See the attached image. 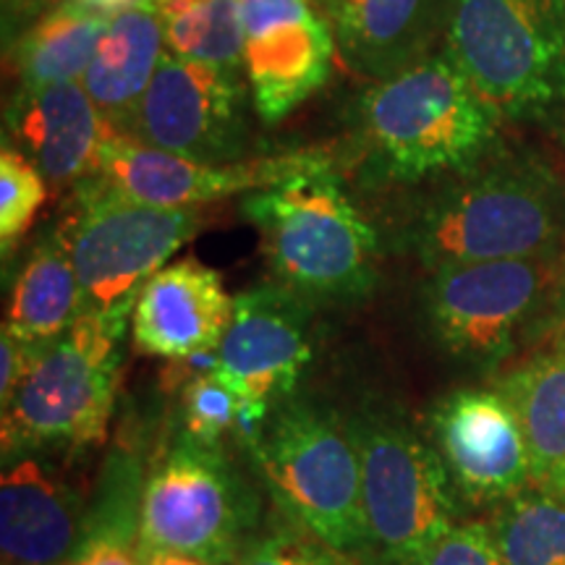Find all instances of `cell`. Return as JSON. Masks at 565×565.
I'll return each instance as SVG.
<instances>
[{
	"instance_id": "29",
	"label": "cell",
	"mask_w": 565,
	"mask_h": 565,
	"mask_svg": "<svg viewBox=\"0 0 565 565\" xmlns=\"http://www.w3.org/2000/svg\"><path fill=\"white\" fill-rule=\"evenodd\" d=\"M404 565H505V561L490 526L458 524Z\"/></svg>"
},
{
	"instance_id": "21",
	"label": "cell",
	"mask_w": 565,
	"mask_h": 565,
	"mask_svg": "<svg viewBox=\"0 0 565 565\" xmlns=\"http://www.w3.org/2000/svg\"><path fill=\"white\" fill-rule=\"evenodd\" d=\"M498 391L519 416L534 487L565 498V345L515 366Z\"/></svg>"
},
{
	"instance_id": "35",
	"label": "cell",
	"mask_w": 565,
	"mask_h": 565,
	"mask_svg": "<svg viewBox=\"0 0 565 565\" xmlns=\"http://www.w3.org/2000/svg\"><path fill=\"white\" fill-rule=\"evenodd\" d=\"M555 309H557V322L563 328V338H565V275L557 282V291H555ZM565 345V343H563Z\"/></svg>"
},
{
	"instance_id": "38",
	"label": "cell",
	"mask_w": 565,
	"mask_h": 565,
	"mask_svg": "<svg viewBox=\"0 0 565 565\" xmlns=\"http://www.w3.org/2000/svg\"><path fill=\"white\" fill-rule=\"evenodd\" d=\"M71 565H76V563H71Z\"/></svg>"
},
{
	"instance_id": "22",
	"label": "cell",
	"mask_w": 565,
	"mask_h": 565,
	"mask_svg": "<svg viewBox=\"0 0 565 565\" xmlns=\"http://www.w3.org/2000/svg\"><path fill=\"white\" fill-rule=\"evenodd\" d=\"M108 26L110 19L84 9L76 0L55 3L6 47L19 89L82 82Z\"/></svg>"
},
{
	"instance_id": "2",
	"label": "cell",
	"mask_w": 565,
	"mask_h": 565,
	"mask_svg": "<svg viewBox=\"0 0 565 565\" xmlns=\"http://www.w3.org/2000/svg\"><path fill=\"white\" fill-rule=\"evenodd\" d=\"M500 121L440 47L359 95L356 171L372 186H424L463 173L498 150Z\"/></svg>"
},
{
	"instance_id": "12",
	"label": "cell",
	"mask_w": 565,
	"mask_h": 565,
	"mask_svg": "<svg viewBox=\"0 0 565 565\" xmlns=\"http://www.w3.org/2000/svg\"><path fill=\"white\" fill-rule=\"evenodd\" d=\"M333 171V158L320 150L257 154L242 162L212 166L158 150L110 129L103 147L100 179L131 200L166 210L204 207L233 194H254L296 175Z\"/></svg>"
},
{
	"instance_id": "8",
	"label": "cell",
	"mask_w": 565,
	"mask_h": 565,
	"mask_svg": "<svg viewBox=\"0 0 565 565\" xmlns=\"http://www.w3.org/2000/svg\"><path fill=\"white\" fill-rule=\"evenodd\" d=\"M345 427L362 466L372 550L404 565L458 526V492L435 445L391 408H364Z\"/></svg>"
},
{
	"instance_id": "11",
	"label": "cell",
	"mask_w": 565,
	"mask_h": 565,
	"mask_svg": "<svg viewBox=\"0 0 565 565\" xmlns=\"http://www.w3.org/2000/svg\"><path fill=\"white\" fill-rule=\"evenodd\" d=\"M246 92L233 71L181 58L166 47L129 137L212 166L257 158Z\"/></svg>"
},
{
	"instance_id": "20",
	"label": "cell",
	"mask_w": 565,
	"mask_h": 565,
	"mask_svg": "<svg viewBox=\"0 0 565 565\" xmlns=\"http://www.w3.org/2000/svg\"><path fill=\"white\" fill-rule=\"evenodd\" d=\"M162 53L166 30L158 0H141L110 21L82 84L116 131L129 134Z\"/></svg>"
},
{
	"instance_id": "6",
	"label": "cell",
	"mask_w": 565,
	"mask_h": 565,
	"mask_svg": "<svg viewBox=\"0 0 565 565\" xmlns=\"http://www.w3.org/2000/svg\"><path fill=\"white\" fill-rule=\"evenodd\" d=\"M126 317L84 312L47 345L3 412V456L100 445L116 404Z\"/></svg>"
},
{
	"instance_id": "3",
	"label": "cell",
	"mask_w": 565,
	"mask_h": 565,
	"mask_svg": "<svg viewBox=\"0 0 565 565\" xmlns=\"http://www.w3.org/2000/svg\"><path fill=\"white\" fill-rule=\"evenodd\" d=\"M244 217L263 238L275 278L307 301L353 303L377 286L380 238L333 171L254 192Z\"/></svg>"
},
{
	"instance_id": "13",
	"label": "cell",
	"mask_w": 565,
	"mask_h": 565,
	"mask_svg": "<svg viewBox=\"0 0 565 565\" xmlns=\"http://www.w3.org/2000/svg\"><path fill=\"white\" fill-rule=\"evenodd\" d=\"M244 74L257 118L280 124L330 82V19L307 0H242Z\"/></svg>"
},
{
	"instance_id": "16",
	"label": "cell",
	"mask_w": 565,
	"mask_h": 565,
	"mask_svg": "<svg viewBox=\"0 0 565 565\" xmlns=\"http://www.w3.org/2000/svg\"><path fill=\"white\" fill-rule=\"evenodd\" d=\"M221 273L196 257L168 263L145 282L131 309V341L168 362L215 353L233 320Z\"/></svg>"
},
{
	"instance_id": "9",
	"label": "cell",
	"mask_w": 565,
	"mask_h": 565,
	"mask_svg": "<svg viewBox=\"0 0 565 565\" xmlns=\"http://www.w3.org/2000/svg\"><path fill=\"white\" fill-rule=\"evenodd\" d=\"M257 515V500L223 450L183 433L141 490L139 553L233 565L252 542Z\"/></svg>"
},
{
	"instance_id": "30",
	"label": "cell",
	"mask_w": 565,
	"mask_h": 565,
	"mask_svg": "<svg viewBox=\"0 0 565 565\" xmlns=\"http://www.w3.org/2000/svg\"><path fill=\"white\" fill-rule=\"evenodd\" d=\"M45 349L47 345L24 341L3 324V335H0V408L3 412L9 408L19 385L24 383V377Z\"/></svg>"
},
{
	"instance_id": "26",
	"label": "cell",
	"mask_w": 565,
	"mask_h": 565,
	"mask_svg": "<svg viewBox=\"0 0 565 565\" xmlns=\"http://www.w3.org/2000/svg\"><path fill=\"white\" fill-rule=\"evenodd\" d=\"M183 433L212 448H221L228 433L244 445L257 437L270 412L252 406L236 387H231L217 370L202 372L183 385Z\"/></svg>"
},
{
	"instance_id": "1",
	"label": "cell",
	"mask_w": 565,
	"mask_h": 565,
	"mask_svg": "<svg viewBox=\"0 0 565 565\" xmlns=\"http://www.w3.org/2000/svg\"><path fill=\"white\" fill-rule=\"evenodd\" d=\"M424 186L406 204L398 242L427 273L555 257L565 244V183L540 154L498 147L469 171Z\"/></svg>"
},
{
	"instance_id": "23",
	"label": "cell",
	"mask_w": 565,
	"mask_h": 565,
	"mask_svg": "<svg viewBox=\"0 0 565 565\" xmlns=\"http://www.w3.org/2000/svg\"><path fill=\"white\" fill-rule=\"evenodd\" d=\"M87 312L82 280L61 231L40 238L11 288L6 328L24 341L51 345Z\"/></svg>"
},
{
	"instance_id": "28",
	"label": "cell",
	"mask_w": 565,
	"mask_h": 565,
	"mask_svg": "<svg viewBox=\"0 0 565 565\" xmlns=\"http://www.w3.org/2000/svg\"><path fill=\"white\" fill-rule=\"evenodd\" d=\"M236 565H349L345 555L328 547L303 529H275V532L257 536Z\"/></svg>"
},
{
	"instance_id": "4",
	"label": "cell",
	"mask_w": 565,
	"mask_h": 565,
	"mask_svg": "<svg viewBox=\"0 0 565 565\" xmlns=\"http://www.w3.org/2000/svg\"><path fill=\"white\" fill-rule=\"evenodd\" d=\"M443 51L500 116L565 141V0H454Z\"/></svg>"
},
{
	"instance_id": "18",
	"label": "cell",
	"mask_w": 565,
	"mask_h": 565,
	"mask_svg": "<svg viewBox=\"0 0 565 565\" xmlns=\"http://www.w3.org/2000/svg\"><path fill=\"white\" fill-rule=\"evenodd\" d=\"M454 0H330L338 58L362 79L383 82L435 53Z\"/></svg>"
},
{
	"instance_id": "7",
	"label": "cell",
	"mask_w": 565,
	"mask_h": 565,
	"mask_svg": "<svg viewBox=\"0 0 565 565\" xmlns=\"http://www.w3.org/2000/svg\"><path fill=\"white\" fill-rule=\"evenodd\" d=\"M200 207L166 210L131 200L100 175L71 192L61 225L79 273L87 312L126 317L168 259L204 228Z\"/></svg>"
},
{
	"instance_id": "27",
	"label": "cell",
	"mask_w": 565,
	"mask_h": 565,
	"mask_svg": "<svg viewBox=\"0 0 565 565\" xmlns=\"http://www.w3.org/2000/svg\"><path fill=\"white\" fill-rule=\"evenodd\" d=\"M45 200V175L3 137V150H0V249H3V259H9V254L32 228Z\"/></svg>"
},
{
	"instance_id": "5",
	"label": "cell",
	"mask_w": 565,
	"mask_h": 565,
	"mask_svg": "<svg viewBox=\"0 0 565 565\" xmlns=\"http://www.w3.org/2000/svg\"><path fill=\"white\" fill-rule=\"evenodd\" d=\"M246 450L296 526L343 555L370 553L362 466L345 422L291 395L273 408Z\"/></svg>"
},
{
	"instance_id": "24",
	"label": "cell",
	"mask_w": 565,
	"mask_h": 565,
	"mask_svg": "<svg viewBox=\"0 0 565 565\" xmlns=\"http://www.w3.org/2000/svg\"><path fill=\"white\" fill-rule=\"evenodd\" d=\"M166 47L181 58L244 68L242 0H158Z\"/></svg>"
},
{
	"instance_id": "14",
	"label": "cell",
	"mask_w": 565,
	"mask_h": 565,
	"mask_svg": "<svg viewBox=\"0 0 565 565\" xmlns=\"http://www.w3.org/2000/svg\"><path fill=\"white\" fill-rule=\"evenodd\" d=\"M312 309L282 282L249 288L233 301V320L215 351V370L252 406L273 412L291 398L312 362Z\"/></svg>"
},
{
	"instance_id": "10",
	"label": "cell",
	"mask_w": 565,
	"mask_h": 565,
	"mask_svg": "<svg viewBox=\"0 0 565 565\" xmlns=\"http://www.w3.org/2000/svg\"><path fill=\"white\" fill-rule=\"evenodd\" d=\"M555 257L443 267L422 286V312L443 351L494 370L557 291Z\"/></svg>"
},
{
	"instance_id": "32",
	"label": "cell",
	"mask_w": 565,
	"mask_h": 565,
	"mask_svg": "<svg viewBox=\"0 0 565 565\" xmlns=\"http://www.w3.org/2000/svg\"><path fill=\"white\" fill-rule=\"evenodd\" d=\"M76 565H141V561L124 542L113 540V536H100L84 547V553L76 557Z\"/></svg>"
},
{
	"instance_id": "34",
	"label": "cell",
	"mask_w": 565,
	"mask_h": 565,
	"mask_svg": "<svg viewBox=\"0 0 565 565\" xmlns=\"http://www.w3.org/2000/svg\"><path fill=\"white\" fill-rule=\"evenodd\" d=\"M76 3H82L84 9H89V11H95V13H100V17H105V19H116L118 13H124V11H129L131 6H137V3H141V0H76Z\"/></svg>"
},
{
	"instance_id": "17",
	"label": "cell",
	"mask_w": 565,
	"mask_h": 565,
	"mask_svg": "<svg viewBox=\"0 0 565 565\" xmlns=\"http://www.w3.org/2000/svg\"><path fill=\"white\" fill-rule=\"evenodd\" d=\"M110 129L82 82L19 89L6 110L11 145L61 189H74L100 173Z\"/></svg>"
},
{
	"instance_id": "37",
	"label": "cell",
	"mask_w": 565,
	"mask_h": 565,
	"mask_svg": "<svg viewBox=\"0 0 565 565\" xmlns=\"http://www.w3.org/2000/svg\"><path fill=\"white\" fill-rule=\"evenodd\" d=\"M3 565H13V563H3Z\"/></svg>"
},
{
	"instance_id": "31",
	"label": "cell",
	"mask_w": 565,
	"mask_h": 565,
	"mask_svg": "<svg viewBox=\"0 0 565 565\" xmlns=\"http://www.w3.org/2000/svg\"><path fill=\"white\" fill-rule=\"evenodd\" d=\"M61 0H0V17H3V45L9 47L32 21L51 11Z\"/></svg>"
},
{
	"instance_id": "25",
	"label": "cell",
	"mask_w": 565,
	"mask_h": 565,
	"mask_svg": "<svg viewBox=\"0 0 565 565\" xmlns=\"http://www.w3.org/2000/svg\"><path fill=\"white\" fill-rule=\"evenodd\" d=\"M490 529L505 565H565V498L532 487L494 508Z\"/></svg>"
},
{
	"instance_id": "33",
	"label": "cell",
	"mask_w": 565,
	"mask_h": 565,
	"mask_svg": "<svg viewBox=\"0 0 565 565\" xmlns=\"http://www.w3.org/2000/svg\"><path fill=\"white\" fill-rule=\"evenodd\" d=\"M141 565H217L210 561H202V557L181 555V553H162V550H154V553H139Z\"/></svg>"
},
{
	"instance_id": "36",
	"label": "cell",
	"mask_w": 565,
	"mask_h": 565,
	"mask_svg": "<svg viewBox=\"0 0 565 565\" xmlns=\"http://www.w3.org/2000/svg\"><path fill=\"white\" fill-rule=\"evenodd\" d=\"M307 3H312L317 11H322L324 17H328V9H330V0H307Z\"/></svg>"
},
{
	"instance_id": "15",
	"label": "cell",
	"mask_w": 565,
	"mask_h": 565,
	"mask_svg": "<svg viewBox=\"0 0 565 565\" xmlns=\"http://www.w3.org/2000/svg\"><path fill=\"white\" fill-rule=\"evenodd\" d=\"M429 427L450 482L469 503L500 505L534 487L519 416L498 387L448 393Z\"/></svg>"
},
{
	"instance_id": "19",
	"label": "cell",
	"mask_w": 565,
	"mask_h": 565,
	"mask_svg": "<svg viewBox=\"0 0 565 565\" xmlns=\"http://www.w3.org/2000/svg\"><path fill=\"white\" fill-rule=\"evenodd\" d=\"M79 505L68 487L34 458H21L0 479V550L13 565H71L79 547Z\"/></svg>"
}]
</instances>
